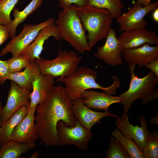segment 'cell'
Wrapping results in <instances>:
<instances>
[{
    "instance_id": "2e32d148",
    "label": "cell",
    "mask_w": 158,
    "mask_h": 158,
    "mask_svg": "<svg viewBox=\"0 0 158 158\" xmlns=\"http://www.w3.org/2000/svg\"><path fill=\"white\" fill-rule=\"evenodd\" d=\"M50 37H53L56 40H61L57 25L54 23L41 29L34 41L20 55L28 59L30 61L35 59H41L40 55L43 49L44 43Z\"/></svg>"
},
{
    "instance_id": "d6986e66",
    "label": "cell",
    "mask_w": 158,
    "mask_h": 158,
    "mask_svg": "<svg viewBox=\"0 0 158 158\" xmlns=\"http://www.w3.org/2000/svg\"><path fill=\"white\" fill-rule=\"evenodd\" d=\"M81 97L86 106L96 111H109L111 105L115 103H120L121 101V98L119 96H113L104 91L99 92L89 90L84 91Z\"/></svg>"
},
{
    "instance_id": "f1b7e54d",
    "label": "cell",
    "mask_w": 158,
    "mask_h": 158,
    "mask_svg": "<svg viewBox=\"0 0 158 158\" xmlns=\"http://www.w3.org/2000/svg\"><path fill=\"white\" fill-rule=\"evenodd\" d=\"M11 73L20 72L27 66L30 62L28 58L20 55L12 58L7 60Z\"/></svg>"
},
{
    "instance_id": "4316f807",
    "label": "cell",
    "mask_w": 158,
    "mask_h": 158,
    "mask_svg": "<svg viewBox=\"0 0 158 158\" xmlns=\"http://www.w3.org/2000/svg\"><path fill=\"white\" fill-rule=\"evenodd\" d=\"M142 152L144 158L158 157V133L154 131L149 136Z\"/></svg>"
},
{
    "instance_id": "e575fe53",
    "label": "cell",
    "mask_w": 158,
    "mask_h": 158,
    "mask_svg": "<svg viewBox=\"0 0 158 158\" xmlns=\"http://www.w3.org/2000/svg\"><path fill=\"white\" fill-rule=\"evenodd\" d=\"M152 18L156 23L158 22V7L154 10L152 15Z\"/></svg>"
},
{
    "instance_id": "603a6c76",
    "label": "cell",
    "mask_w": 158,
    "mask_h": 158,
    "mask_svg": "<svg viewBox=\"0 0 158 158\" xmlns=\"http://www.w3.org/2000/svg\"><path fill=\"white\" fill-rule=\"evenodd\" d=\"M36 145H30L11 139L0 149V158H19L23 154L33 149Z\"/></svg>"
},
{
    "instance_id": "9c48e42d",
    "label": "cell",
    "mask_w": 158,
    "mask_h": 158,
    "mask_svg": "<svg viewBox=\"0 0 158 158\" xmlns=\"http://www.w3.org/2000/svg\"><path fill=\"white\" fill-rule=\"evenodd\" d=\"M138 119L141 126L137 125L134 126L130 123L127 114L123 113L121 116L116 118L114 124L123 134L133 140L140 150L142 151L151 133L148 128L145 117L141 115Z\"/></svg>"
},
{
    "instance_id": "30bf717a",
    "label": "cell",
    "mask_w": 158,
    "mask_h": 158,
    "mask_svg": "<svg viewBox=\"0 0 158 158\" xmlns=\"http://www.w3.org/2000/svg\"><path fill=\"white\" fill-rule=\"evenodd\" d=\"M158 6L157 1L145 6L135 3L127 12L121 14L116 18V21L120 25L119 31L123 32L145 28L147 22L144 18V16L157 8Z\"/></svg>"
},
{
    "instance_id": "ffe728a7",
    "label": "cell",
    "mask_w": 158,
    "mask_h": 158,
    "mask_svg": "<svg viewBox=\"0 0 158 158\" xmlns=\"http://www.w3.org/2000/svg\"><path fill=\"white\" fill-rule=\"evenodd\" d=\"M29 107L23 105L17 109L5 122L1 124L0 149L11 139L12 133L16 126L28 115Z\"/></svg>"
},
{
    "instance_id": "d590c367",
    "label": "cell",
    "mask_w": 158,
    "mask_h": 158,
    "mask_svg": "<svg viewBox=\"0 0 158 158\" xmlns=\"http://www.w3.org/2000/svg\"><path fill=\"white\" fill-rule=\"evenodd\" d=\"M149 122L151 124L157 125L158 124V115H157L152 117L149 121Z\"/></svg>"
},
{
    "instance_id": "7a4b0ae2",
    "label": "cell",
    "mask_w": 158,
    "mask_h": 158,
    "mask_svg": "<svg viewBox=\"0 0 158 158\" xmlns=\"http://www.w3.org/2000/svg\"><path fill=\"white\" fill-rule=\"evenodd\" d=\"M77 13L85 31L89 51L99 41L106 38L111 28L113 17L107 10L88 5L76 6Z\"/></svg>"
},
{
    "instance_id": "f546056e",
    "label": "cell",
    "mask_w": 158,
    "mask_h": 158,
    "mask_svg": "<svg viewBox=\"0 0 158 158\" xmlns=\"http://www.w3.org/2000/svg\"><path fill=\"white\" fill-rule=\"evenodd\" d=\"M59 6L63 9L67 8L74 5L79 7L88 5V0H58Z\"/></svg>"
},
{
    "instance_id": "5b68a950",
    "label": "cell",
    "mask_w": 158,
    "mask_h": 158,
    "mask_svg": "<svg viewBox=\"0 0 158 158\" xmlns=\"http://www.w3.org/2000/svg\"><path fill=\"white\" fill-rule=\"evenodd\" d=\"M135 66L128 64L131 78L129 87L128 90L118 95L121 98L120 103L123 107V113L126 114L135 100L141 99L142 104L145 105L158 97V91L156 89L158 77L150 71L144 77L138 78L135 73Z\"/></svg>"
},
{
    "instance_id": "277c9868",
    "label": "cell",
    "mask_w": 158,
    "mask_h": 158,
    "mask_svg": "<svg viewBox=\"0 0 158 158\" xmlns=\"http://www.w3.org/2000/svg\"><path fill=\"white\" fill-rule=\"evenodd\" d=\"M61 39L69 43L76 51L80 54L89 51L87 36L73 5L60 11L56 20Z\"/></svg>"
},
{
    "instance_id": "6da1fadb",
    "label": "cell",
    "mask_w": 158,
    "mask_h": 158,
    "mask_svg": "<svg viewBox=\"0 0 158 158\" xmlns=\"http://www.w3.org/2000/svg\"><path fill=\"white\" fill-rule=\"evenodd\" d=\"M72 106L64 87L59 85L54 86L47 99L36 106L35 122L40 138L46 147L59 145L56 131L59 121H62L69 127L75 125Z\"/></svg>"
},
{
    "instance_id": "d6a6232c",
    "label": "cell",
    "mask_w": 158,
    "mask_h": 158,
    "mask_svg": "<svg viewBox=\"0 0 158 158\" xmlns=\"http://www.w3.org/2000/svg\"><path fill=\"white\" fill-rule=\"evenodd\" d=\"M145 66L158 77V59L151 61L146 64Z\"/></svg>"
},
{
    "instance_id": "836d02e7",
    "label": "cell",
    "mask_w": 158,
    "mask_h": 158,
    "mask_svg": "<svg viewBox=\"0 0 158 158\" xmlns=\"http://www.w3.org/2000/svg\"><path fill=\"white\" fill-rule=\"evenodd\" d=\"M151 3V0H137L135 4L137 5H141L145 6L150 5Z\"/></svg>"
},
{
    "instance_id": "3957f363",
    "label": "cell",
    "mask_w": 158,
    "mask_h": 158,
    "mask_svg": "<svg viewBox=\"0 0 158 158\" xmlns=\"http://www.w3.org/2000/svg\"><path fill=\"white\" fill-rule=\"evenodd\" d=\"M113 83L110 86L104 87L97 83L96 73L92 69L84 66L78 68L70 75L62 78H59L56 82L64 83V90L67 98L72 101L81 97V94L85 90L90 89L102 90L106 92L114 95L116 93V89L121 85V82L116 76H111Z\"/></svg>"
},
{
    "instance_id": "5bb4252c",
    "label": "cell",
    "mask_w": 158,
    "mask_h": 158,
    "mask_svg": "<svg viewBox=\"0 0 158 158\" xmlns=\"http://www.w3.org/2000/svg\"><path fill=\"white\" fill-rule=\"evenodd\" d=\"M36 109L29 108L27 115L15 127L11 139L26 144L36 145L40 137L35 122Z\"/></svg>"
},
{
    "instance_id": "83f0119b",
    "label": "cell",
    "mask_w": 158,
    "mask_h": 158,
    "mask_svg": "<svg viewBox=\"0 0 158 158\" xmlns=\"http://www.w3.org/2000/svg\"><path fill=\"white\" fill-rule=\"evenodd\" d=\"M105 158H130L128 154L118 141L111 137L110 145L105 152Z\"/></svg>"
},
{
    "instance_id": "ac0fdd59",
    "label": "cell",
    "mask_w": 158,
    "mask_h": 158,
    "mask_svg": "<svg viewBox=\"0 0 158 158\" xmlns=\"http://www.w3.org/2000/svg\"><path fill=\"white\" fill-rule=\"evenodd\" d=\"M55 78L51 75L40 74L35 77L32 83L29 108L36 109L37 105L45 101L54 86Z\"/></svg>"
},
{
    "instance_id": "7402d4cb",
    "label": "cell",
    "mask_w": 158,
    "mask_h": 158,
    "mask_svg": "<svg viewBox=\"0 0 158 158\" xmlns=\"http://www.w3.org/2000/svg\"><path fill=\"white\" fill-rule=\"evenodd\" d=\"M42 4V0H32L28 4L22 11L15 7L13 11L14 18L11 24L6 26L11 39L16 36L17 27L19 24L23 23L27 17L39 8Z\"/></svg>"
},
{
    "instance_id": "9a60e30c",
    "label": "cell",
    "mask_w": 158,
    "mask_h": 158,
    "mask_svg": "<svg viewBox=\"0 0 158 158\" xmlns=\"http://www.w3.org/2000/svg\"><path fill=\"white\" fill-rule=\"evenodd\" d=\"M72 110L74 116L86 128L91 130L92 127L100 122L102 118L118 116L109 111L99 112L93 110L86 106L80 97L72 101Z\"/></svg>"
},
{
    "instance_id": "7c38bea8",
    "label": "cell",
    "mask_w": 158,
    "mask_h": 158,
    "mask_svg": "<svg viewBox=\"0 0 158 158\" xmlns=\"http://www.w3.org/2000/svg\"><path fill=\"white\" fill-rule=\"evenodd\" d=\"M118 39L122 51L146 44L158 45V37L156 33L145 28L123 32Z\"/></svg>"
},
{
    "instance_id": "d4e9b609",
    "label": "cell",
    "mask_w": 158,
    "mask_h": 158,
    "mask_svg": "<svg viewBox=\"0 0 158 158\" xmlns=\"http://www.w3.org/2000/svg\"><path fill=\"white\" fill-rule=\"evenodd\" d=\"M88 5L105 9L110 13L113 18H117L122 14L124 6L121 0H88Z\"/></svg>"
},
{
    "instance_id": "8fae6325",
    "label": "cell",
    "mask_w": 158,
    "mask_h": 158,
    "mask_svg": "<svg viewBox=\"0 0 158 158\" xmlns=\"http://www.w3.org/2000/svg\"><path fill=\"white\" fill-rule=\"evenodd\" d=\"M31 92L21 87L13 81H11L6 103L1 108L0 125L21 106L26 105L28 107H30Z\"/></svg>"
},
{
    "instance_id": "1f68e13d",
    "label": "cell",
    "mask_w": 158,
    "mask_h": 158,
    "mask_svg": "<svg viewBox=\"0 0 158 158\" xmlns=\"http://www.w3.org/2000/svg\"><path fill=\"white\" fill-rule=\"evenodd\" d=\"M10 35L7 27L0 24V46L9 38Z\"/></svg>"
},
{
    "instance_id": "cb8c5ba5",
    "label": "cell",
    "mask_w": 158,
    "mask_h": 158,
    "mask_svg": "<svg viewBox=\"0 0 158 158\" xmlns=\"http://www.w3.org/2000/svg\"><path fill=\"white\" fill-rule=\"evenodd\" d=\"M111 134L127 152L130 158H144L142 152L134 141L124 135L118 128L112 130Z\"/></svg>"
},
{
    "instance_id": "74e56055",
    "label": "cell",
    "mask_w": 158,
    "mask_h": 158,
    "mask_svg": "<svg viewBox=\"0 0 158 158\" xmlns=\"http://www.w3.org/2000/svg\"><path fill=\"white\" fill-rule=\"evenodd\" d=\"M1 101H0V112H1ZM0 124H1V121H0Z\"/></svg>"
},
{
    "instance_id": "8d00e7d4",
    "label": "cell",
    "mask_w": 158,
    "mask_h": 158,
    "mask_svg": "<svg viewBox=\"0 0 158 158\" xmlns=\"http://www.w3.org/2000/svg\"><path fill=\"white\" fill-rule=\"evenodd\" d=\"M39 157V154L38 153L35 152L33 153L30 158H38Z\"/></svg>"
},
{
    "instance_id": "4dcf8cb0",
    "label": "cell",
    "mask_w": 158,
    "mask_h": 158,
    "mask_svg": "<svg viewBox=\"0 0 158 158\" xmlns=\"http://www.w3.org/2000/svg\"><path fill=\"white\" fill-rule=\"evenodd\" d=\"M10 73L7 61L0 60V84L1 85L3 84L7 80L8 77Z\"/></svg>"
},
{
    "instance_id": "f35d334b",
    "label": "cell",
    "mask_w": 158,
    "mask_h": 158,
    "mask_svg": "<svg viewBox=\"0 0 158 158\" xmlns=\"http://www.w3.org/2000/svg\"><path fill=\"white\" fill-rule=\"evenodd\" d=\"M134 0H133V3H134Z\"/></svg>"
},
{
    "instance_id": "484cf974",
    "label": "cell",
    "mask_w": 158,
    "mask_h": 158,
    "mask_svg": "<svg viewBox=\"0 0 158 158\" xmlns=\"http://www.w3.org/2000/svg\"><path fill=\"white\" fill-rule=\"evenodd\" d=\"M19 0H0V24L6 26L11 23L10 14Z\"/></svg>"
},
{
    "instance_id": "ba28073f",
    "label": "cell",
    "mask_w": 158,
    "mask_h": 158,
    "mask_svg": "<svg viewBox=\"0 0 158 158\" xmlns=\"http://www.w3.org/2000/svg\"><path fill=\"white\" fill-rule=\"evenodd\" d=\"M54 23V18H51L37 24H25L21 32L18 36L12 38L2 49L0 56L9 53L12 54L13 57L19 55L34 41L41 29Z\"/></svg>"
},
{
    "instance_id": "8992f818",
    "label": "cell",
    "mask_w": 158,
    "mask_h": 158,
    "mask_svg": "<svg viewBox=\"0 0 158 158\" xmlns=\"http://www.w3.org/2000/svg\"><path fill=\"white\" fill-rule=\"evenodd\" d=\"M82 57L75 51L59 49L57 56L54 59H35L34 61L38 65L40 74H48L62 78L70 75L76 71Z\"/></svg>"
},
{
    "instance_id": "52a82bcc",
    "label": "cell",
    "mask_w": 158,
    "mask_h": 158,
    "mask_svg": "<svg viewBox=\"0 0 158 158\" xmlns=\"http://www.w3.org/2000/svg\"><path fill=\"white\" fill-rule=\"evenodd\" d=\"M75 125L66 126L62 121L58 123L56 131L59 145H73L78 149L87 151L88 144L93 136L91 130L84 127L75 118Z\"/></svg>"
},
{
    "instance_id": "4fadbf2b",
    "label": "cell",
    "mask_w": 158,
    "mask_h": 158,
    "mask_svg": "<svg viewBox=\"0 0 158 158\" xmlns=\"http://www.w3.org/2000/svg\"><path fill=\"white\" fill-rule=\"evenodd\" d=\"M114 30L111 28L104 44L99 47L94 55L97 59L111 66L123 65L122 50Z\"/></svg>"
},
{
    "instance_id": "e0dca14e",
    "label": "cell",
    "mask_w": 158,
    "mask_h": 158,
    "mask_svg": "<svg viewBox=\"0 0 158 158\" xmlns=\"http://www.w3.org/2000/svg\"><path fill=\"white\" fill-rule=\"evenodd\" d=\"M123 57L129 65L141 68L154 60L158 59V45L151 46L148 44L122 51Z\"/></svg>"
},
{
    "instance_id": "44dd1931",
    "label": "cell",
    "mask_w": 158,
    "mask_h": 158,
    "mask_svg": "<svg viewBox=\"0 0 158 158\" xmlns=\"http://www.w3.org/2000/svg\"><path fill=\"white\" fill-rule=\"evenodd\" d=\"M40 74L38 65L33 61H30L23 71L10 73L7 80L13 81L21 87L31 91L33 81L35 77Z\"/></svg>"
}]
</instances>
